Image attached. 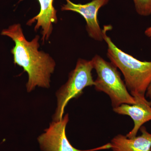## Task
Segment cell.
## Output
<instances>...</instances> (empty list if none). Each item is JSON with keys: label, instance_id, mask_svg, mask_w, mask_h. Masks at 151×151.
<instances>
[{"label": "cell", "instance_id": "1", "mask_svg": "<svg viewBox=\"0 0 151 151\" xmlns=\"http://www.w3.org/2000/svg\"><path fill=\"white\" fill-rule=\"evenodd\" d=\"M1 34L10 37L14 42L15 45L11 52L13 55L14 63L22 68L28 75L26 84L27 92H32L36 86L49 88L56 63L48 53L39 50L40 37L36 35L29 41L25 37L20 24H15L3 29Z\"/></svg>", "mask_w": 151, "mask_h": 151}, {"label": "cell", "instance_id": "2", "mask_svg": "<svg viewBox=\"0 0 151 151\" xmlns=\"http://www.w3.org/2000/svg\"><path fill=\"white\" fill-rule=\"evenodd\" d=\"M112 29V26L107 25L102 29L103 40L108 47L107 57L122 72L130 94L145 95L151 83V60L141 61L119 48L107 35Z\"/></svg>", "mask_w": 151, "mask_h": 151}, {"label": "cell", "instance_id": "3", "mask_svg": "<svg viewBox=\"0 0 151 151\" xmlns=\"http://www.w3.org/2000/svg\"><path fill=\"white\" fill-rule=\"evenodd\" d=\"M92 60L97 73V78L94 80V88L96 91L108 95L113 108L122 104L132 105L136 103L121 78L118 68L114 64L98 55H94Z\"/></svg>", "mask_w": 151, "mask_h": 151}, {"label": "cell", "instance_id": "4", "mask_svg": "<svg viewBox=\"0 0 151 151\" xmlns=\"http://www.w3.org/2000/svg\"><path fill=\"white\" fill-rule=\"evenodd\" d=\"M93 69L92 60L79 58L77 60L75 68L69 73L67 82L57 91V103L52 117L53 121L63 119L65 107L71 99L79 97L86 87L94 86L92 76Z\"/></svg>", "mask_w": 151, "mask_h": 151}, {"label": "cell", "instance_id": "5", "mask_svg": "<svg viewBox=\"0 0 151 151\" xmlns=\"http://www.w3.org/2000/svg\"><path fill=\"white\" fill-rule=\"evenodd\" d=\"M69 121L68 114L61 120L53 121L45 132L38 137V142L43 151H97L111 149L109 143L98 147L90 150H79L72 146L68 139L65 129Z\"/></svg>", "mask_w": 151, "mask_h": 151}, {"label": "cell", "instance_id": "6", "mask_svg": "<svg viewBox=\"0 0 151 151\" xmlns=\"http://www.w3.org/2000/svg\"><path fill=\"white\" fill-rule=\"evenodd\" d=\"M65 1L66 4L62 6L61 10L72 11L81 15L86 22V31L89 37L97 41L104 40L102 29L98 21V12L110 0H92L84 4H75L70 0Z\"/></svg>", "mask_w": 151, "mask_h": 151}, {"label": "cell", "instance_id": "7", "mask_svg": "<svg viewBox=\"0 0 151 151\" xmlns=\"http://www.w3.org/2000/svg\"><path fill=\"white\" fill-rule=\"evenodd\" d=\"M134 98V104H124L113 108L114 112L119 115L130 116L133 120L134 126L127 135L128 138L134 137L138 131L144 124L151 121V100L149 101L145 95L137 94H131Z\"/></svg>", "mask_w": 151, "mask_h": 151}, {"label": "cell", "instance_id": "8", "mask_svg": "<svg viewBox=\"0 0 151 151\" xmlns=\"http://www.w3.org/2000/svg\"><path fill=\"white\" fill-rule=\"evenodd\" d=\"M40 5V11L37 15L30 19L27 24L31 25L36 22L35 30L41 28L42 43L47 40L53 30V24L58 22L57 11L53 6L54 0H37Z\"/></svg>", "mask_w": 151, "mask_h": 151}, {"label": "cell", "instance_id": "9", "mask_svg": "<svg viewBox=\"0 0 151 151\" xmlns=\"http://www.w3.org/2000/svg\"><path fill=\"white\" fill-rule=\"evenodd\" d=\"M141 135L129 138L122 134L117 135L111 140L113 151H151V134L145 127L140 130Z\"/></svg>", "mask_w": 151, "mask_h": 151}, {"label": "cell", "instance_id": "10", "mask_svg": "<svg viewBox=\"0 0 151 151\" xmlns=\"http://www.w3.org/2000/svg\"><path fill=\"white\" fill-rule=\"evenodd\" d=\"M137 13L142 17L151 15V0H133Z\"/></svg>", "mask_w": 151, "mask_h": 151}, {"label": "cell", "instance_id": "11", "mask_svg": "<svg viewBox=\"0 0 151 151\" xmlns=\"http://www.w3.org/2000/svg\"><path fill=\"white\" fill-rule=\"evenodd\" d=\"M145 34L151 40V26L146 29L145 31Z\"/></svg>", "mask_w": 151, "mask_h": 151}, {"label": "cell", "instance_id": "12", "mask_svg": "<svg viewBox=\"0 0 151 151\" xmlns=\"http://www.w3.org/2000/svg\"><path fill=\"white\" fill-rule=\"evenodd\" d=\"M146 96L148 97L149 99L151 100V83L149 86L148 88L147 89V92L146 93Z\"/></svg>", "mask_w": 151, "mask_h": 151}, {"label": "cell", "instance_id": "13", "mask_svg": "<svg viewBox=\"0 0 151 151\" xmlns=\"http://www.w3.org/2000/svg\"></svg>", "mask_w": 151, "mask_h": 151}]
</instances>
